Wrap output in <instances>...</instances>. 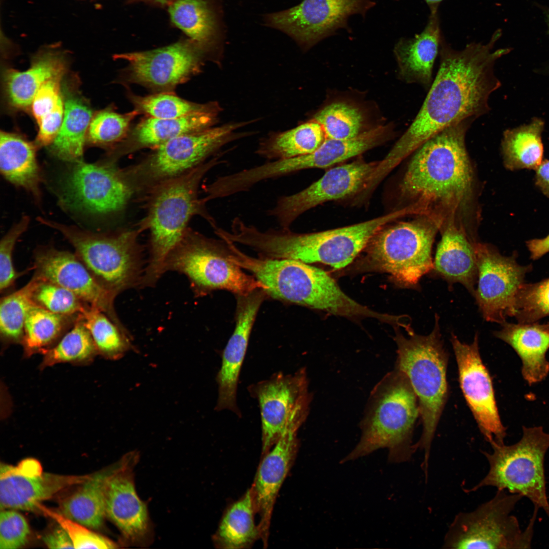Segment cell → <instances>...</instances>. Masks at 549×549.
Masks as SVG:
<instances>
[{"label":"cell","mask_w":549,"mask_h":549,"mask_svg":"<svg viewBox=\"0 0 549 549\" xmlns=\"http://www.w3.org/2000/svg\"><path fill=\"white\" fill-rule=\"evenodd\" d=\"M496 30L486 43L472 42L454 49L442 34L440 66L435 80L415 118L380 161V168L389 173L404 159L445 128L490 110V95L500 86L494 74L496 62L510 49H494L501 36Z\"/></svg>","instance_id":"1"},{"label":"cell","mask_w":549,"mask_h":549,"mask_svg":"<svg viewBox=\"0 0 549 549\" xmlns=\"http://www.w3.org/2000/svg\"><path fill=\"white\" fill-rule=\"evenodd\" d=\"M473 119L451 125L428 139L413 153L399 187L410 202V214L442 224L455 221L473 192V173L466 149V133Z\"/></svg>","instance_id":"2"},{"label":"cell","mask_w":549,"mask_h":549,"mask_svg":"<svg viewBox=\"0 0 549 549\" xmlns=\"http://www.w3.org/2000/svg\"><path fill=\"white\" fill-rule=\"evenodd\" d=\"M223 163L220 156L214 157L148 191L147 212L140 228L150 232V251L141 287L154 286L165 272L166 260L184 237L192 217L201 216L213 228L217 226L206 209V202L199 199L198 190L205 174Z\"/></svg>","instance_id":"3"},{"label":"cell","mask_w":549,"mask_h":549,"mask_svg":"<svg viewBox=\"0 0 549 549\" xmlns=\"http://www.w3.org/2000/svg\"><path fill=\"white\" fill-rule=\"evenodd\" d=\"M404 216L400 209L360 223L312 233L282 227L262 230L253 226L246 242L262 257L320 263L340 269L350 264L381 229Z\"/></svg>","instance_id":"4"},{"label":"cell","mask_w":549,"mask_h":549,"mask_svg":"<svg viewBox=\"0 0 549 549\" xmlns=\"http://www.w3.org/2000/svg\"><path fill=\"white\" fill-rule=\"evenodd\" d=\"M231 260L252 272L272 297L330 314L348 317H368L381 321L386 314L374 312L347 295L325 271L300 261L255 258L233 249Z\"/></svg>","instance_id":"5"},{"label":"cell","mask_w":549,"mask_h":549,"mask_svg":"<svg viewBox=\"0 0 549 549\" xmlns=\"http://www.w3.org/2000/svg\"><path fill=\"white\" fill-rule=\"evenodd\" d=\"M419 417L417 396L406 375L395 367L372 390L360 423V440L340 463L381 448L388 449L389 463L410 461L415 451L412 437Z\"/></svg>","instance_id":"6"},{"label":"cell","mask_w":549,"mask_h":549,"mask_svg":"<svg viewBox=\"0 0 549 549\" xmlns=\"http://www.w3.org/2000/svg\"><path fill=\"white\" fill-rule=\"evenodd\" d=\"M432 332L426 336L408 332L406 337L399 331L394 338L397 345L395 368L408 378L417 396L422 431L414 444L415 451L423 450L421 467L428 472L432 442L449 394L447 381L448 354L440 332L439 317L436 314Z\"/></svg>","instance_id":"7"},{"label":"cell","mask_w":549,"mask_h":549,"mask_svg":"<svg viewBox=\"0 0 549 549\" xmlns=\"http://www.w3.org/2000/svg\"><path fill=\"white\" fill-rule=\"evenodd\" d=\"M41 224L59 231L98 282L115 297L140 286L144 268L138 236L142 230L99 233L42 217Z\"/></svg>","instance_id":"8"},{"label":"cell","mask_w":549,"mask_h":549,"mask_svg":"<svg viewBox=\"0 0 549 549\" xmlns=\"http://www.w3.org/2000/svg\"><path fill=\"white\" fill-rule=\"evenodd\" d=\"M442 226L426 216L385 226L365 248L368 268L389 274L402 287H417L421 278L433 269L432 247Z\"/></svg>","instance_id":"9"},{"label":"cell","mask_w":549,"mask_h":549,"mask_svg":"<svg viewBox=\"0 0 549 549\" xmlns=\"http://www.w3.org/2000/svg\"><path fill=\"white\" fill-rule=\"evenodd\" d=\"M491 445L492 453L482 452L489 464L487 474L468 492L491 486L518 494L542 509L549 518L544 470L549 434L541 426H524L523 436L517 443Z\"/></svg>","instance_id":"10"},{"label":"cell","mask_w":549,"mask_h":549,"mask_svg":"<svg viewBox=\"0 0 549 549\" xmlns=\"http://www.w3.org/2000/svg\"><path fill=\"white\" fill-rule=\"evenodd\" d=\"M228 242L207 237L188 230L168 257L165 271L185 275L196 296L215 290H226L236 295L249 294L265 286L231 260Z\"/></svg>","instance_id":"11"},{"label":"cell","mask_w":549,"mask_h":549,"mask_svg":"<svg viewBox=\"0 0 549 549\" xmlns=\"http://www.w3.org/2000/svg\"><path fill=\"white\" fill-rule=\"evenodd\" d=\"M523 497L497 490L494 497L471 512H460L449 526L443 540L445 548L511 549L531 548L533 527L539 509L526 529H521L511 514Z\"/></svg>","instance_id":"12"},{"label":"cell","mask_w":549,"mask_h":549,"mask_svg":"<svg viewBox=\"0 0 549 549\" xmlns=\"http://www.w3.org/2000/svg\"><path fill=\"white\" fill-rule=\"evenodd\" d=\"M247 123H229L174 138L159 146L143 161L124 170L134 191H148L207 161L228 143L239 137L237 130Z\"/></svg>","instance_id":"13"},{"label":"cell","mask_w":549,"mask_h":549,"mask_svg":"<svg viewBox=\"0 0 549 549\" xmlns=\"http://www.w3.org/2000/svg\"><path fill=\"white\" fill-rule=\"evenodd\" d=\"M306 370L293 374L282 372L248 387L259 405L262 429V456L288 429H299L309 412L312 395Z\"/></svg>","instance_id":"14"},{"label":"cell","mask_w":549,"mask_h":549,"mask_svg":"<svg viewBox=\"0 0 549 549\" xmlns=\"http://www.w3.org/2000/svg\"><path fill=\"white\" fill-rule=\"evenodd\" d=\"M64 179L63 198L73 208L105 215L125 208L134 190L123 170L106 158L95 163H73Z\"/></svg>","instance_id":"15"},{"label":"cell","mask_w":549,"mask_h":549,"mask_svg":"<svg viewBox=\"0 0 549 549\" xmlns=\"http://www.w3.org/2000/svg\"><path fill=\"white\" fill-rule=\"evenodd\" d=\"M375 4L374 0H303L292 8L268 14L265 20L306 50L340 29L349 30V17L354 14L364 17Z\"/></svg>","instance_id":"16"},{"label":"cell","mask_w":549,"mask_h":549,"mask_svg":"<svg viewBox=\"0 0 549 549\" xmlns=\"http://www.w3.org/2000/svg\"><path fill=\"white\" fill-rule=\"evenodd\" d=\"M477 259V287L474 297L483 318L503 324L513 316L516 296L524 284L529 266L513 256L502 255L493 246L473 240Z\"/></svg>","instance_id":"17"},{"label":"cell","mask_w":549,"mask_h":549,"mask_svg":"<svg viewBox=\"0 0 549 549\" xmlns=\"http://www.w3.org/2000/svg\"><path fill=\"white\" fill-rule=\"evenodd\" d=\"M378 164L357 160L332 167L301 191L280 196L267 216L280 227L290 228L300 216L317 206L363 192Z\"/></svg>","instance_id":"18"},{"label":"cell","mask_w":549,"mask_h":549,"mask_svg":"<svg viewBox=\"0 0 549 549\" xmlns=\"http://www.w3.org/2000/svg\"><path fill=\"white\" fill-rule=\"evenodd\" d=\"M204 48L191 39L151 50L115 54L128 63L127 80L154 90L171 92L199 73Z\"/></svg>","instance_id":"19"},{"label":"cell","mask_w":549,"mask_h":549,"mask_svg":"<svg viewBox=\"0 0 549 549\" xmlns=\"http://www.w3.org/2000/svg\"><path fill=\"white\" fill-rule=\"evenodd\" d=\"M450 341L460 387L480 431L490 444L504 443L506 429L499 416L491 376L480 356L478 333L470 344L462 342L453 333Z\"/></svg>","instance_id":"20"},{"label":"cell","mask_w":549,"mask_h":549,"mask_svg":"<svg viewBox=\"0 0 549 549\" xmlns=\"http://www.w3.org/2000/svg\"><path fill=\"white\" fill-rule=\"evenodd\" d=\"M138 451L127 453L110 477L106 496V516L117 527L121 544L147 547L154 539V530L147 505L137 495L134 469L139 460Z\"/></svg>","instance_id":"21"},{"label":"cell","mask_w":549,"mask_h":549,"mask_svg":"<svg viewBox=\"0 0 549 549\" xmlns=\"http://www.w3.org/2000/svg\"><path fill=\"white\" fill-rule=\"evenodd\" d=\"M34 276L70 290L81 300L104 312L119 327L127 330L115 311V297L105 289L75 253L45 246L34 254Z\"/></svg>","instance_id":"22"},{"label":"cell","mask_w":549,"mask_h":549,"mask_svg":"<svg viewBox=\"0 0 549 549\" xmlns=\"http://www.w3.org/2000/svg\"><path fill=\"white\" fill-rule=\"evenodd\" d=\"M89 475H64L43 472L34 459L22 460L17 466L1 464V509H37L41 502L73 485L81 484Z\"/></svg>","instance_id":"23"},{"label":"cell","mask_w":549,"mask_h":549,"mask_svg":"<svg viewBox=\"0 0 549 549\" xmlns=\"http://www.w3.org/2000/svg\"><path fill=\"white\" fill-rule=\"evenodd\" d=\"M268 296L263 289L236 295L235 327L223 354L216 377L218 385L217 411L229 410L240 416L236 401L237 384L248 346L250 336L259 309Z\"/></svg>","instance_id":"24"},{"label":"cell","mask_w":549,"mask_h":549,"mask_svg":"<svg viewBox=\"0 0 549 549\" xmlns=\"http://www.w3.org/2000/svg\"><path fill=\"white\" fill-rule=\"evenodd\" d=\"M298 430H286L271 449L262 456L250 488L256 513L259 517L260 538L265 547L268 545L271 518L277 496L298 451Z\"/></svg>","instance_id":"25"},{"label":"cell","mask_w":549,"mask_h":549,"mask_svg":"<svg viewBox=\"0 0 549 549\" xmlns=\"http://www.w3.org/2000/svg\"><path fill=\"white\" fill-rule=\"evenodd\" d=\"M443 34L439 9H435L430 10L426 23L421 32L413 37L399 39L393 51L400 79L429 89L433 82V66L439 54Z\"/></svg>","instance_id":"26"},{"label":"cell","mask_w":549,"mask_h":549,"mask_svg":"<svg viewBox=\"0 0 549 549\" xmlns=\"http://www.w3.org/2000/svg\"><path fill=\"white\" fill-rule=\"evenodd\" d=\"M67 60L64 51L54 46L40 49L33 57L29 68L19 71L7 68L3 73L4 97L8 107L15 111L30 110L33 100L48 80L64 76Z\"/></svg>","instance_id":"27"},{"label":"cell","mask_w":549,"mask_h":549,"mask_svg":"<svg viewBox=\"0 0 549 549\" xmlns=\"http://www.w3.org/2000/svg\"><path fill=\"white\" fill-rule=\"evenodd\" d=\"M220 111L174 118L147 116L140 121L127 138L109 152V155L116 161L122 155L144 148L154 149L180 135L209 128L216 124Z\"/></svg>","instance_id":"28"},{"label":"cell","mask_w":549,"mask_h":549,"mask_svg":"<svg viewBox=\"0 0 549 549\" xmlns=\"http://www.w3.org/2000/svg\"><path fill=\"white\" fill-rule=\"evenodd\" d=\"M442 228L433 270L450 285H463L474 296L478 270L473 239L455 222L448 223Z\"/></svg>","instance_id":"29"},{"label":"cell","mask_w":549,"mask_h":549,"mask_svg":"<svg viewBox=\"0 0 549 549\" xmlns=\"http://www.w3.org/2000/svg\"><path fill=\"white\" fill-rule=\"evenodd\" d=\"M77 80H67L62 84L64 116L60 130L50 151L58 159L70 163L82 160L89 124L93 116L89 102L83 96Z\"/></svg>","instance_id":"30"},{"label":"cell","mask_w":549,"mask_h":549,"mask_svg":"<svg viewBox=\"0 0 549 549\" xmlns=\"http://www.w3.org/2000/svg\"><path fill=\"white\" fill-rule=\"evenodd\" d=\"M502 325L494 334L518 355L525 380L530 385L542 381L549 373V362L545 357L549 349V324L505 322Z\"/></svg>","instance_id":"31"},{"label":"cell","mask_w":549,"mask_h":549,"mask_svg":"<svg viewBox=\"0 0 549 549\" xmlns=\"http://www.w3.org/2000/svg\"><path fill=\"white\" fill-rule=\"evenodd\" d=\"M38 147L35 142L20 134L1 131V174L8 181L29 193L39 203L42 177L37 158Z\"/></svg>","instance_id":"32"},{"label":"cell","mask_w":549,"mask_h":549,"mask_svg":"<svg viewBox=\"0 0 549 549\" xmlns=\"http://www.w3.org/2000/svg\"><path fill=\"white\" fill-rule=\"evenodd\" d=\"M120 463L119 460L89 475L75 492L62 502L58 511L88 528L101 527L106 516V496L108 481Z\"/></svg>","instance_id":"33"},{"label":"cell","mask_w":549,"mask_h":549,"mask_svg":"<svg viewBox=\"0 0 549 549\" xmlns=\"http://www.w3.org/2000/svg\"><path fill=\"white\" fill-rule=\"evenodd\" d=\"M326 139L321 125L311 118L293 128L263 139L256 154L268 161L297 157L314 152Z\"/></svg>","instance_id":"34"},{"label":"cell","mask_w":549,"mask_h":549,"mask_svg":"<svg viewBox=\"0 0 549 549\" xmlns=\"http://www.w3.org/2000/svg\"><path fill=\"white\" fill-rule=\"evenodd\" d=\"M251 489L225 511L212 540L218 548L241 549L248 548L260 538Z\"/></svg>","instance_id":"35"},{"label":"cell","mask_w":549,"mask_h":549,"mask_svg":"<svg viewBox=\"0 0 549 549\" xmlns=\"http://www.w3.org/2000/svg\"><path fill=\"white\" fill-rule=\"evenodd\" d=\"M544 123L534 118L528 124L504 132L501 152L504 167L510 171L535 170L543 161L542 133Z\"/></svg>","instance_id":"36"},{"label":"cell","mask_w":549,"mask_h":549,"mask_svg":"<svg viewBox=\"0 0 549 549\" xmlns=\"http://www.w3.org/2000/svg\"><path fill=\"white\" fill-rule=\"evenodd\" d=\"M312 118L321 125L326 138L350 139L376 127H372L364 106L346 99L327 103Z\"/></svg>","instance_id":"37"},{"label":"cell","mask_w":549,"mask_h":549,"mask_svg":"<svg viewBox=\"0 0 549 549\" xmlns=\"http://www.w3.org/2000/svg\"><path fill=\"white\" fill-rule=\"evenodd\" d=\"M78 316L57 314L34 303L24 322L21 343L24 356L27 358L35 354H44L56 344Z\"/></svg>","instance_id":"38"},{"label":"cell","mask_w":549,"mask_h":549,"mask_svg":"<svg viewBox=\"0 0 549 549\" xmlns=\"http://www.w3.org/2000/svg\"><path fill=\"white\" fill-rule=\"evenodd\" d=\"M79 316L90 333L98 355L115 360L134 349L128 330L121 329L99 309L88 305Z\"/></svg>","instance_id":"39"},{"label":"cell","mask_w":549,"mask_h":549,"mask_svg":"<svg viewBox=\"0 0 549 549\" xmlns=\"http://www.w3.org/2000/svg\"><path fill=\"white\" fill-rule=\"evenodd\" d=\"M169 13L172 22L203 48L213 41L216 22L206 0H176L170 5Z\"/></svg>","instance_id":"40"},{"label":"cell","mask_w":549,"mask_h":549,"mask_svg":"<svg viewBox=\"0 0 549 549\" xmlns=\"http://www.w3.org/2000/svg\"><path fill=\"white\" fill-rule=\"evenodd\" d=\"M43 355L41 370L62 363L89 364L98 354L90 333L79 315L72 328Z\"/></svg>","instance_id":"41"},{"label":"cell","mask_w":549,"mask_h":549,"mask_svg":"<svg viewBox=\"0 0 549 549\" xmlns=\"http://www.w3.org/2000/svg\"><path fill=\"white\" fill-rule=\"evenodd\" d=\"M130 101L139 113L157 118H174L204 112L221 111L216 102L196 103L182 99L171 92L139 96L129 94Z\"/></svg>","instance_id":"42"},{"label":"cell","mask_w":549,"mask_h":549,"mask_svg":"<svg viewBox=\"0 0 549 549\" xmlns=\"http://www.w3.org/2000/svg\"><path fill=\"white\" fill-rule=\"evenodd\" d=\"M32 279L18 290L3 296L0 300V337L4 347L21 344L27 313L34 304Z\"/></svg>","instance_id":"43"},{"label":"cell","mask_w":549,"mask_h":549,"mask_svg":"<svg viewBox=\"0 0 549 549\" xmlns=\"http://www.w3.org/2000/svg\"><path fill=\"white\" fill-rule=\"evenodd\" d=\"M138 114L135 109L119 113L110 107L98 111L89 124L86 143L112 150L127 138L131 124Z\"/></svg>","instance_id":"44"},{"label":"cell","mask_w":549,"mask_h":549,"mask_svg":"<svg viewBox=\"0 0 549 549\" xmlns=\"http://www.w3.org/2000/svg\"><path fill=\"white\" fill-rule=\"evenodd\" d=\"M32 279L34 286L32 298L36 305L67 316H78L88 306L73 292L59 285L34 276Z\"/></svg>","instance_id":"45"},{"label":"cell","mask_w":549,"mask_h":549,"mask_svg":"<svg viewBox=\"0 0 549 549\" xmlns=\"http://www.w3.org/2000/svg\"><path fill=\"white\" fill-rule=\"evenodd\" d=\"M549 316V278L524 284L517 296L514 315L521 323H532Z\"/></svg>","instance_id":"46"},{"label":"cell","mask_w":549,"mask_h":549,"mask_svg":"<svg viewBox=\"0 0 549 549\" xmlns=\"http://www.w3.org/2000/svg\"><path fill=\"white\" fill-rule=\"evenodd\" d=\"M49 516L61 526L69 535L74 548H114L118 544L109 539L97 534L86 526L70 519L58 511L48 508L40 504L38 509Z\"/></svg>","instance_id":"47"},{"label":"cell","mask_w":549,"mask_h":549,"mask_svg":"<svg viewBox=\"0 0 549 549\" xmlns=\"http://www.w3.org/2000/svg\"><path fill=\"white\" fill-rule=\"evenodd\" d=\"M30 219L22 216L1 239L0 242V291H6L13 285L23 272H17L13 262V250L18 238L27 230Z\"/></svg>","instance_id":"48"},{"label":"cell","mask_w":549,"mask_h":549,"mask_svg":"<svg viewBox=\"0 0 549 549\" xmlns=\"http://www.w3.org/2000/svg\"><path fill=\"white\" fill-rule=\"evenodd\" d=\"M29 534L28 525L22 514L12 510H1L0 549L21 547L27 541Z\"/></svg>","instance_id":"49"},{"label":"cell","mask_w":549,"mask_h":549,"mask_svg":"<svg viewBox=\"0 0 549 549\" xmlns=\"http://www.w3.org/2000/svg\"><path fill=\"white\" fill-rule=\"evenodd\" d=\"M64 76L51 78L45 82L36 94L30 110L37 124L56 106L62 95Z\"/></svg>","instance_id":"50"},{"label":"cell","mask_w":549,"mask_h":549,"mask_svg":"<svg viewBox=\"0 0 549 549\" xmlns=\"http://www.w3.org/2000/svg\"><path fill=\"white\" fill-rule=\"evenodd\" d=\"M64 116L63 95L55 107L44 116L38 124L39 130L35 143L38 147L49 146L57 136Z\"/></svg>","instance_id":"51"},{"label":"cell","mask_w":549,"mask_h":549,"mask_svg":"<svg viewBox=\"0 0 549 549\" xmlns=\"http://www.w3.org/2000/svg\"><path fill=\"white\" fill-rule=\"evenodd\" d=\"M43 541L46 545L50 548H74L69 535L59 525L45 536Z\"/></svg>","instance_id":"52"},{"label":"cell","mask_w":549,"mask_h":549,"mask_svg":"<svg viewBox=\"0 0 549 549\" xmlns=\"http://www.w3.org/2000/svg\"><path fill=\"white\" fill-rule=\"evenodd\" d=\"M535 184L541 193L549 198V160H544L535 170Z\"/></svg>","instance_id":"53"},{"label":"cell","mask_w":549,"mask_h":549,"mask_svg":"<svg viewBox=\"0 0 549 549\" xmlns=\"http://www.w3.org/2000/svg\"><path fill=\"white\" fill-rule=\"evenodd\" d=\"M526 246L530 253V258L538 259L549 252V234L544 238L528 240Z\"/></svg>","instance_id":"54"},{"label":"cell","mask_w":549,"mask_h":549,"mask_svg":"<svg viewBox=\"0 0 549 549\" xmlns=\"http://www.w3.org/2000/svg\"><path fill=\"white\" fill-rule=\"evenodd\" d=\"M428 6L429 10L439 9L441 3L444 0H423Z\"/></svg>","instance_id":"55"},{"label":"cell","mask_w":549,"mask_h":549,"mask_svg":"<svg viewBox=\"0 0 549 549\" xmlns=\"http://www.w3.org/2000/svg\"><path fill=\"white\" fill-rule=\"evenodd\" d=\"M145 1H151V2L158 3L163 5V4H167V3H169V2H170L171 0H145Z\"/></svg>","instance_id":"56"},{"label":"cell","mask_w":549,"mask_h":549,"mask_svg":"<svg viewBox=\"0 0 549 549\" xmlns=\"http://www.w3.org/2000/svg\"><path fill=\"white\" fill-rule=\"evenodd\" d=\"M545 19L549 33V10L545 12Z\"/></svg>","instance_id":"57"}]
</instances>
